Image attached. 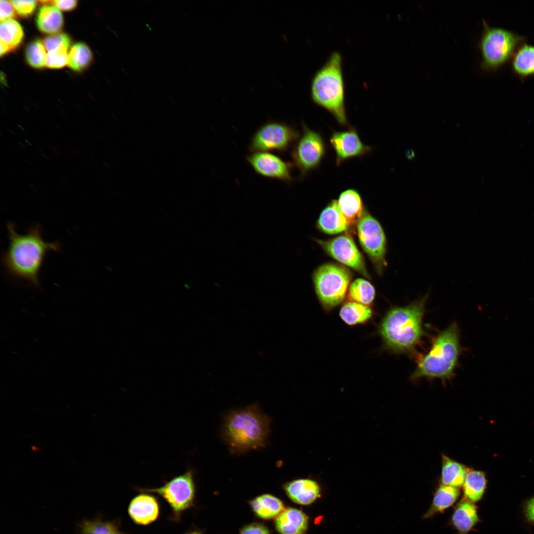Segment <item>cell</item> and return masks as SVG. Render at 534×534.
Returning <instances> with one entry per match:
<instances>
[{"instance_id":"cb8c5ba5","label":"cell","mask_w":534,"mask_h":534,"mask_svg":"<svg viewBox=\"0 0 534 534\" xmlns=\"http://www.w3.org/2000/svg\"><path fill=\"white\" fill-rule=\"evenodd\" d=\"M469 469L464 465L442 455L441 484L454 487L463 486Z\"/></svg>"},{"instance_id":"9a60e30c","label":"cell","mask_w":534,"mask_h":534,"mask_svg":"<svg viewBox=\"0 0 534 534\" xmlns=\"http://www.w3.org/2000/svg\"><path fill=\"white\" fill-rule=\"evenodd\" d=\"M141 492L131 500L128 512L135 524L146 526L155 522L158 518L160 506L155 496L149 492Z\"/></svg>"},{"instance_id":"d4e9b609","label":"cell","mask_w":534,"mask_h":534,"mask_svg":"<svg viewBox=\"0 0 534 534\" xmlns=\"http://www.w3.org/2000/svg\"><path fill=\"white\" fill-rule=\"evenodd\" d=\"M36 21L40 31L54 34L61 30L63 17L60 10L55 6L45 5L39 9Z\"/></svg>"},{"instance_id":"681fc988","label":"cell","mask_w":534,"mask_h":534,"mask_svg":"<svg viewBox=\"0 0 534 534\" xmlns=\"http://www.w3.org/2000/svg\"><path fill=\"white\" fill-rule=\"evenodd\" d=\"M25 162L30 166H33L32 162H31L29 160H25Z\"/></svg>"},{"instance_id":"816d5d0a","label":"cell","mask_w":534,"mask_h":534,"mask_svg":"<svg viewBox=\"0 0 534 534\" xmlns=\"http://www.w3.org/2000/svg\"><path fill=\"white\" fill-rule=\"evenodd\" d=\"M8 131L13 135H16V134L11 130L8 129Z\"/></svg>"},{"instance_id":"e575fe53","label":"cell","mask_w":534,"mask_h":534,"mask_svg":"<svg viewBox=\"0 0 534 534\" xmlns=\"http://www.w3.org/2000/svg\"><path fill=\"white\" fill-rule=\"evenodd\" d=\"M15 11L21 16L28 17L35 11L37 1L36 0H10Z\"/></svg>"},{"instance_id":"f6af8a7d","label":"cell","mask_w":534,"mask_h":534,"mask_svg":"<svg viewBox=\"0 0 534 534\" xmlns=\"http://www.w3.org/2000/svg\"><path fill=\"white\" fill-rule=\"evenodd\" d=\"M66 151L67 152V154H69V155H74V152L70 148H66Z\"/></svg>"},{"instance_id":"b9f144b4","label":"cell","mask_w":534,"mask_h":534,"mask_svg":"<svg viewBox=\"0 0 534 534\" xmlns=\"http://www.w3.org/2000/svg\"><path fill=\"white\" fill-rule=\"evenodd\" d=\"M47 147L49 149L52 150V152L53 153V154L55 156H56L57 157L59 156L60 153L59 150H58V149L56 147H55V146H54L53 145H48Z\"/></svg>"},{"instance_id":"7c38bea8","label":"cell","mask_w":534,"mask_h":534,"mask_svg":"<svg viewBox=\"0 0 534 534\" xmlns=\"http://www.w3.org/2000/svg\"><path fill=\"white\" fill-rule=\"evenodd\" d=\"M317 242L333 258L369 278L364 258L350 236L342 235L327 240H317Z\"/></svg>"},{"instance_id":"4316f807","label":"cell","mask_w":534,"mask_h":534,"mask_svg":"<svg viewBox=\"0 0 534 534\" xmlns=\"http://www.w3.org/2000/svg\"><path fill=\"white\" fill-rule=\"evenodd\" d=\"M339 314L345 323L355 325L365 323L370 319L372 311L367 306L350 301L342 306Z\"/></svg>"},{"instance_id":"277c9868","label":"cell","mask_w":534,"mask_h":534,"mask_svg":"<svg viewBox=\"0 0 534 534\" xmlns=\"http://www.w3.org/2000/svg\"><path fill=\"white\" fill-rule=\"evenodd\" d=\"M343 58L334 51L315 73L311 83L312 101L329 112L342 126H348Z\"/></svg>"},{"instance_id":"ab89813d","label":"cell","mask_w":534,"mask_h":534,"mask_svg":"<svg viewBox=\"0 0 534 534\" xmlns=\"http://www.w3.org/2000/svg\"><path fill=\"white\" fill-rule=\"evenodd\" d=\"M0 55L1 56H2L3 54H5V53L8 52V51H10L11 50H12L8 45H7L6 44H4V43L0 41Z\"/></svg>"},{"instance_id":"ee69618b","label":"cell","mask_w":534,"mask_h":534,"mask_svg":"<svg viewBox=\"0 0 534 534\" xmlns=\"http://www.w3.org/2000/svg\"><path fill=\"white\" fill-rule=\"evenodd\" d=\"M59 181H60V182L61 183H62V184L63 185V184H64V185H65V184H68V182H67V180H66V179H65V178H64L63 177H60V178H59Z\"/></svg>"},{"instance_id":"3957f363","label":"cell","mask_w":534,"mask_h":534,"mask_svg":"<svg viewBox=\"0 0 534 534\" xmlns=\"http://www.w3.org/2000/svg\"><path fill=\"white\" fill-rule=\"evenodd\" d=\"M270 420L256 405L229 412L222 428V439L230 452L239 454L264 447L270 432Z\"/></svg>"},{"instance_id":"2e32d148","label":"cell","mask_w":534,"mask_h":534,"mask_svg":"<svg viewBox=\"0 0 534 534\" xmlns=\"http://www.w3.org/2000/svg\"><path fill=\"white\" fill-rule=\"evenodd\" d=\"M283 490L290 500L301 505H309L320 498L321 490L319 484L310 478L295 479L286 483Z\"/></svg>"},{"instance_id":"6f0895ef","label":"cell","mask_w":534,"mask_h":534,"mask_svg":"<svg viewBox=\"0 0 534 534\" xmlns=\"http://www.w3.org/2000/svg\"><path fill=\"white\" fill-rule=\"evenodd\" d=\"M36 147H37V149H38V150H40V151H42V149H41V148H40L39 147H38V146H37Z\"/></svg>"},{"instance_id":"7a4b0ae2","label":"cell","mask_w":534,"mask_h":534,"mask_svg":"<svg viewBox=\"0 0 534 534\" xmlns=\"http://www.w3.org/2000/svg\"><path fill=\"white\" fill-rule=\"evenodd\" d=\"M428 295L390 310L382 319L379 332L385 347L392 352L411 355L426 333L423 327Z\"/></svg>"},{"instance_id":"f35d334b","label":"cell","mask_w":534,"mask_h":534,"mask_svg":"<svg viewBox=\"0 0 534 534\" xmlns=\"http://www.w3.org/2000/svg\"><path fill=\"white\" fill-rule=\"evenodd\" d=\"M59 10L70 11L77 6L78 1L76 0H56L51 1V3Z\"/></svg>"},{"instance_id":"7402d4cb","label":"cell","mask_w":534,"mask_h":534,"mask_svg":"<svg viewBox=\"0 0 534 534\" xmlns=\"http://www.w3.org/2000/svg\"><path fill=\"white\" fill-rule=\"evenodd\" d=\"M249 505L254 514L265 520L275 519L285 508L279 498L270 494L255 497L249 501Z\"/></svg>"},{"instance_id":"484cf974","label":"cell","mask_w":534,"mask_h":534,"mask_svg":"<svg viewBox=\"0 0 534 534\" xmlns=\"http://www.w3.org/2000/svg\"><path fill=\"white\" fill-rule=\"evenodd\" d=\"M487 487V479L484 472L469 470L463 485L464 497L477 502L483 498Z\"/></svg>"},{"instance_id":"d6a6232c","label":"cell","mask_w":534,"mask_h":534,"mask_svg":"<svg viewBox=\"0 0 534 534\" xmlns=\"http://www.w3.org/2000/svg\"><path fill=\"white\" fill-rule=\"evenodd\" d=\"M69 46L62 44L56 49L48 52L46 66L52 69H59L68 64V49Z\"/></svg>"},{"instance_id":"836d02e7","label":"cell","mask_w":534,"mask_h":534,"mask_svg":"<svg viewBox=\"0 0 534 534\" xmlns=\"http://www.w3.org/2000/svg\"><path fill=\"white\" fill-rule=\"evenodd\" d=\"M44 47L48 52L59 47L62 44L70 47L71 41L68 36L64 33H56L45 38L43 41Z\"/></svg>"},{"instance_id":"30bf717a","label":"cell","mask_w":534,"mask_h":534,"mask_svg":"<svg viewBox=\"0 0 534 534\" xmlns=\"http://www.w3.org/2000/svg\"><path fill=\"white\" fill-rule=\"evenodd\" d=\"M326 151V145L322 135L303 123L302 134L291 152L292 165L299 170L300 178H304L319 167Z\"/></svg>"},{"instance_id":"8fae6325","label":"cell","mask_w":534,"mask_h":534,"mask_svg":"<svg viewBox=\"0 0 534 534\" xmlns=\"http://www.w3.org/2000/svg\"><path fill=\"white\" fill-rule=\"evenodd\" d=\"M359 242L379 271L387 266L386 238L378 221L364 210L357 224Z\"/></svg>"},{"instance_id":"11a10c76","label":"cell","mask_w":534,"mask_h":534,"mask_svg":"<svg viewBox=\"0 0 534 534\" xmlns=\"http://www.w3.org/2000/svg\"><path fill=\"white\" fill-rule=\"evenodd\" d=\"M18 127L22 131H25V129L23 126L18 125Z\"/></svg>"},{"instance_id":"d6986e66","label":"cell","mask_w":534,"mask_h":534,"mask_svg":"<svg viewBox=\"0 0 534 534\" xmlns=\"http://www.w3.org/2000/svg\"><path fill=\"white\" fill-rule=\"evenodd\" d=\"M317 224L320 230L329 234L342 232L349 226L335 200L330 201L322 211Z\"/></svg>"},{"instance_id":"4dcf8cb0","label":"cell","mask_w":534,"mask_h":534,"mask_svg":"<svg viewBox=\"0 0 534 534\" xmlns=\"http://www.w3.org/2000/svg\"><path fill=\"white\" fill-rule=\"evenodd\" d=\"M119 522L104 521L100 519L84 520L80 525L81 534H111L119 529Z\"/></svg>"},{"instance_id":"e0dca14e","label":"cell","mask_w":534,"mask_h":534,"mask_svg":"<svg viewBox=\"0 0 534 534\" xmlns=\"http://www.w3.org/2000/svg\"><path fill=\"white\" fill-rule=\"evenodd\" d=\"M480 521L475 503L463 497L454 507L449 524L458 534H468Z\"/></svg>"},{"instance_id":"60d3db41","label":"cell","mask_w":534,"mask_h":534,"mask_svg":"<svg viewBox=\"0 0 534 534\" xmlns=\"http://www.w3.org/2000/svg\"><path fill=\"white\" fill-rule=\"evenodd\" d=\"M405 155L406 157L409 160H412L414 159L415 157V152L411 148H409L406 150L405 153Z\"/></svg>"},{"instance_id":"9c48e42d","label":"cell","mask_w":534,"mask_h":534,"mask_svg":"<svg viewBox=\"0 0 534 534\" xmlns=\"http://www.w3.org/2000/svg\"><path fill=\"white\" fill-rule=\"evenodd\" d=\"M300 135L292 126L278 121H268L254 133L249 144L252 152L284 153L294 145Z\"/></svg>"},{"instance_id":"8d00e7d4","label":"cell","mask_w":534,"mask_h":534,"mask_svg":"<svg viewBox=\"0 0 534 534\" xmlns=\"http://www.w3.org/2000/svg\"><path fill=\"white\" fill-rule=\"evenodd\" d=\"M15 10L10 1H0V20L3 21L14 17Z\"/></svg>"},{"instance_id":"5bb4252c","label":"cell","mask_w":534,"mask_h":534,"mask_svg":"<svg viewBox=\"0 0 534 534\" xmlns=\"http://www.w3.org/2000/svg\"><path fill=\"white\" fill-rule=\"evenodd\" d=\"M254 170L259 175L290 183L293 181V165L268 152H254L246 157Z\"/></svg>"},{"instance_id":"d590c367","label":"cell","mask_w":534,"mask_h":534,"mask_svg":"<svg viewBox=\"0 0 534 534\" xmlns=\"http://www.w3.org/2000/svg\"><path fill=\"white\" fill-rule=\"evenodd\" d=\"M239 534H270L268 529L264 525L253 523L244 526Z\"/></svg>"},{"instance_id":"5b68a950","label":"cell","mask_w":534,"mask_h":534,"mask_svg":"<svg viewBox=\"0 0 534 534\" xmlns=\"http://www.w3.org/2000/svg\"><path fill=\"white\" fill-rule=\"evenodd\" d=\"M461 352L459 329L454 321L438 333L430 350L418 360L410 379H451L455 375Z\"/></svg>"},{"instance_id":"74e56055","label":"cell","mask_w":534,"mask_h":534,"mask_svg":"<svg viewBox=\"0 0 534 534\" xmlns=\"http://www.w3.org/2000/svg\"><path fill=\"white\" fill-rule=\"evenodd\" d=\"M523 510L526 521L534 526V495L524 502Z\"/></svg>"},{"instance_id":"f5cc1de1","label":"cell","mask_w":534,"mask_h":534,"mask_svg":"<svg viewBox=\"0 0 534 534\" xmlns=\"http://www.w3.org/2000/svg\"><path fill=\"white\" fill-rule=\"evenodd\" d=\"M21 124L22 125V126L24 128H27V125L26 124V123H24L23 122H21Z\"/></svg>"},{"instance_id":"ac0fdd59","label":"cell","mask_w":534,"mask_h":534,"mask_svg":"<svg viewBox=\"0 0 534 534\" xmlns=\"http://www.w3.org/2000/svg\"><path fill=\"white\" fill-rule=\"evenodd\" d=\"M309 522L308 516L303 511L287 507L275 519L274 527L280 534H306Z\"/></svg>"},{"instance_id":"4fadbf2b","label":"cell","mask_w":534,"mask_h":534,"mask_svg":"<svg viewBox=\"0 0 534 534\" xmlns=\"http://www.w3.org/2000/svg\"><path fill=\"white\" fill-rule=\"evenodd\" d=\"M330 144L336 155V164L339 166L345 161L361 157L370 153L372 148L361 140L356 129L349 127L342 131H333L329 137Z\"/></svg>"},{"instance_id":"f546056e","label":"cell","mask_w":534,"mask_h":534,"mask_svg":"<svg viewBox=\"0 0 534 534\" xmlns=\"http://www.w3.org/2000/svg\"><path fill=\"white\" fill-rule=\"evenodd\" d=\"M92 55L89 46L78 43L71 47L68 54V66L73 70L81 71L87 67L92 60Z\"/></svg>"},{"instance_id":"f907efd6","label":"cell","mask_w":534,"mask_h":534,"mask_svg":"<svg viewBox=\"0 0 534 534\" xmlns=\"http://www.w3.org/2000/svg\"><path fill=\"white\" fill-rule=\"evenodd\" d=\"M75 151L76 152V153H77L78 154H80V155H83V153H82V152L81 151H80V150H79V149H77V148H76V149H75Z\"/></svg>"},{"instance_id":"9f6ffc18","label":"cell","mask_w":534,"mask_h":534,"mask_svg":"<svg viewBox=\"0 0 534 534\" xmlns=\"http://www.w3.org/2000/svg\"><path fill=\"white\" fill-rule=\"evenodd\" d=\"M42 155H43V156H44V158H45V159H47V158H48V157H47V156H46V155H45V154H43H43H42Z\"/></svg>"},{"instance_id":"db71d44e","label":"cell","mask_w":534,"mask_h":534,"mask_svg":"<svg viewBox=\"0 0 534 534\" xmlns=\"http://www.w3.org/2000/svg\"><path fill=\"white\" fill-rule=\"evenodd\" d=\"M25 142H26V143H27V144H28L29 145H32V144H31V142H30V141H29V140H26H26H25Z\"/></svg>"},{"instance_id":"7bdbcfd3","label":"cell","mask_w":534,"mask_h":534,"mask_svg":"<svg viewBox=\"0 0 534 534\" xmlns=\"http://www.w3.org/2000/svg\"><path fill=\"white\" fill-rule=\"evenodd\" d=\"M185 534H203V533L201 531L198 530H192L189 531Z\"/></svg>"},{"instance_id":"83f0119b","label":"cell","mask_w":534,"mask_h":534,"mask_svg":"<svg viewBox=\"0 0 534 534\" xmlns=\"http://www.w3.org/2000/svg\"><path fill=\"white\" fill-rule=\"evenodd\" d=\"M348 296L351 301L368 306L374 300L375 288L369 281L357 278L350 285Z\"/></svg>"},{"instance_id":"ba28073f","label":"cell","mask_w":534,"mask_h":534,"mask_svg":"<svg viewBox=\"0 0 534 534\" xmlns=\"http://www.w3.org/2000/svg\"><path fill=\"white\" fill-rule=\"evenodd\" d=\"M140 492L156 493L169 505L173 519L178 521L186 510L194 505L195 485L194 473L189 470L174 477L162 486L153 489H137Z\"/></svg>"},{"instance_id":"44dd1931","label":"cell","mask_w":534,"mask_h":534,"mask_svg":"<svg viewBox=\"0 0 534 534\" xmlns=\"http://www.w3.org/2000/svg\"><path fill=\"white\" fill-rule=\"evenodd\" d=\"M460 494L459 488L441 484L435 491L430 507L422 518L429 519L443 513L455 503Z\"/></svg>"},{"instance_id":"6da1fadb","label":"cell","mask_w":534,"mask_h":534,"mask_svg":"<svg viewBox=\"0 0 534 534\" xmlns=\"http://www.w3.org/2000/svg\"><path fill=\"white\" fill-rule=\"evenodd\" d=\"M7 229L8 246L1 261L4 268L12 277L39 288V274L44 258L51 251H58L60 243L44 241L39 224L23 234L17 232L12 222H8Z\"/></svg>"},{"instance_id":"ffe728a7","label":"cell","mask_w":534,"mask_h":534,"mask_svg":"<svg viewBox=\"0 0 534 534\" xmlns=\"http://www.w3.org/2000/svg\"><path fill=\"white\" fill-rule=\"evenodd\" d=\"M337 202L348 226L357 225L364 211L358 192L354 189H347L341 193Z\"/></svg>"},{"instance_id":"603a6c76","label":"cell","mask_w":534,"mask_h":534,"mask_svg":"<svg viewBox=\"0 0 534 534\" xmlns=\"http://www.w3.org/2000/svg\"><path fill=\"white\" fill-rule=\"evenodd\" d=\"M512 68L522 79L534 75V45L522 44L512 58Z\"/></svg>"},{"instance_id":"7dc6e473","label":"cell","mask_w":534,"mask_h":534,"mask_svg":"<svg viewBox=\"0 0 534 534\" xmlns=\"http://www.w3.org/2000/svg\"><path fill=\"white\" fill-rule=\"evenodd\" d=\"M29 186H30V188H31V189H33V190L34 191H37V188H36V187L35 186H34V185H32V184H30V185H29Z\"/></svg>"},{"instance_id":"f1b7e54d","label":"cell","mask_w":534,"mask_h":534,"mask_svg":"<svg viewBox=\"0 0 534 534\" xmlns=\"http://www.w3.org/2000/svg\"><path fill=\"white\" fill-rule=\"evenodd\" d=\"M23 37V29L16 20L11 19L0 22V41L6 44L12 49L19 45Z\"/></svg>"},{"instance_id":"8992f818","label":"cell","mask_w":534,"mask_h":534,"mask_svg":"<svg viewBox=\"0 0 534 534\" xmlns=\"http://www.w3.org/2000/svg\"><path fill=\"white\" fill-rule=\"evenodd\" d=\"M525 37L505 29L490 26L483 20L479 47L483 70H494L512 58Z\"/></svg>"},{"instance_id":"bcb514c9","label":"cell","mask_w":534,"mask_h":534,"mask_svg":"<svg viewBox=\"0 0 534 534\" xmlns=\"http://www.w3.org/2000/svg\"><path fill=\"white\" fill-rule=\"evenodd\" d=\"M111 534H125V533H123V532H121V531H119V530L118 529V530H116V531H114V532H113V533H111Z\"/></svg>"},{"instance_id":"52a82bcc","label":"cell","mask_w":534,"mask_h":534,"mask_svg":"<svg viewBox=\"0 0 534 534\" xmlns=\"http://www.w3.org/2000/svg\"><path fill=\"white\" fill-rule=\"evenodd\" d=\"M351 279V271L336 264H325L315 270L313 275L314 289L324 309H332L343 302Z\"/></svg>"},{"instance_id":"1f68e13d","label":"cell","mask_w":534,"mask_h":534,"mask_svg":"<svg viewBox=\"0 0 534 534\" xmlns=\"http://www.w3.org/2000/svg\"><path fill=\"white\" fill-rule=\"evenodd\" d=\"M45 50L41 41L37 40L31 42L25 50V57L28 63L36 68L46 66L47 54Z\"/></svg>"},{"instance_id":"c3c4849f","label":"cell","mask_w":534,"mask_h":534,"mask_svg":"<svg viewBox=\"0 0 534 534\" xmlns=\"http://www.w3.org/2000/svg\"><path fill=\"white\" fill-rule=\"evenodd\" d=\"M17 142H18V144L19 145V146L22 148H23V149H25L26 148L24 144H23L21 142L18 141Z\"/></svg>"}]
</instances>
